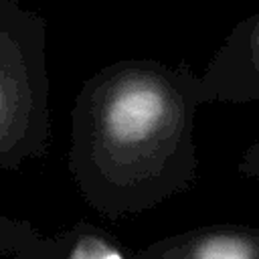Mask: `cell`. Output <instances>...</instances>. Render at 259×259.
Instances as JSON below:
<instances>
[{
	"label": "cell",
	"mask_w": 259,
	"mask_h": 259,
	"mask_svg": "<svg viewBox=\"0 0 259 259\" xmlns=\"http://www.w3.org/2000/svg\"><path fill=\"white\" fill-rule=\"evenodd\" d=\"M198 75L158 61L107 65L73 109L69 168L85 200L107 217L154 208L196 180Z\"/></svg>",
	"instance_id": "1"
},
{
	"label": "cell",
	"mask_w": 259,
	"mask_h": 259,
	"mask_svg": "<svg viewBox=\"0 0 259 259\" xmlns=\"http://www.w3.org/2000/svg\"><path fill=\"white\" fill-rule=\"evenodd\" d=\"M0 257L55 259L61 257V241L42 239L30 225L16 223L0 214Z\"/></svg>",
	"instance_id": "5"
},
{
	"label": "cell",
	"mask_w": 259,
	"mask_h": 259,
	"mask_svg": "<svg viewBox=\"0 0 259 259\" xmlns=\"http://www.w3.org/2000/svg\"><path fill=\"white\" fill-rule=\"evenodd\" d=\"M237 172L241 176H245V178L259 180V138L241 156V160L237 164Z\"/></svg>",
	"instance_id": "7"
},
{
	"label": "cell",
	"mask_w": 259,
	"mask_h": 259,
	"mask_svg": "<svg viewBox=\"0 0 259 259\" xmlns=\"http://www.w3.org/2000/svg\"><path fill=\"white\" fill-rule=\"evenodd\" d=\"M140 255L152 259H259V227H200L156 241Z\"/></svg>",
	"instance_id": "4"
},
{
	"label": "cell",
	"mask_w": 259,
	"mask_h": 259,
	"mask_svg": "<svg viewBox=\"0 0 259 259\" xmlns=\"http://www.w3.org/2000/svg\"><path fill=\"white\" fill-rule=\"evenodd\" d=\"M204 103H249L259 99V10L245 16L198 75Z\"/></svg>",
	"instance_id": "3"
},
{
	"label": "cell",
	"mask_w": 259,
	"mask_h": 259,
	"mask_svg": "<svg viewBox=\"0 0 259 259\" xmlns=\"http://www.w3.org/2000/svg\"><path fill=\"white\" fill-rule=\"evenodd\" d=\"M61 257L67 259H121L125 251L109 235L89 227L77 225L67 235L59 237Z\"/></svg>",
	"instance_id": "6"
},
{
	"label": "cell",
	"mask_w": 259,
	"mask_h": 259,
	"mask_svg": "<svg viewBox=\"0 0 259 259\" xmlns=\"http://www.w3.org/2000/svg\"><path fill=\"white\" fill-rule=\"evenodd\" d=\"M47 22L0 0V168L40 160L51 146Z\"/></svg>",
	"instance_id": "2"
}]
</instances>
